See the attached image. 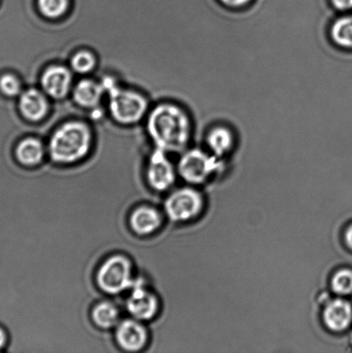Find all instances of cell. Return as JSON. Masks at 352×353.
<instances>
[{
	"label": "cell",
	"instance_id": "obj_1",
	"mask_svg": "<svg viewBox=\"0 0 352 353\" xmlns=\"http://www.w3.org/2000/svg\"><path fill=\"white\" fill-rule=\"evenodd\" d=\"M147 131L157 148L167 153L180 151L186 146L191 137V126L184 110L165 103L151 112Z\"/></svg>",
	"mask_w": 352,
	"mask_h": 353
},
{
	"label": "cell",
	"instance_id": "obj_2",
	"mask_svg": "<svg viewBox=\"0 0 352 353\" xmlns=\"http://www.w3.org/2000/svg\"><path fill=\"white\" fill-rule=\"evenodd\" d=\"M91 143V130L85 123L69 122L53 134L48 151L52 160L58 163H74L88 154Z\"/></svg>",
	"mask_w": 352,
	"mask_h": 353
},
{
	"label": "cell",
	"instance_id": "obj_3",
	"mask_svg": "<svg viewBox=\"0 0 352 353\" xmlns=\"http://www.w3.org/2000/svg\"><path fill=\"white\" fill-rule=\"evenodd\" d=\"M102 84L105 91L109 93L110 113L117 122L130 124L143 119L147 109L143 96L118 88L112 79H105Z\"/></svg>",
	"mask_w": 352,
	"mask_h": 353
},
{
	"label": "cell",
	"instance_id": "obj_4",
	"mask_svg": "<svg viewBox=\"0 0 352 353\" xmlns=\"http://www.w3.org/2000/svg\"><path fill=\"white\" fill-rule=\"evenodd\" d=\"M96 282L100 289L112 295L131 288L134 281L129 259L123 255H115L107 259L100 266Z\"/></svg>",
	"mask_w": 352,
	"mask_h": 353
},
{
	"label": "cell",
	"instance_id": "obj_5",
	"mask_svg": "<svg viewBox=\"0 0 352 353\" xmlns=\"http://www.w3.org/2000/svg\"><path fill=\"white\" fill-rule=\"evenodd\" d=\"M220 167L215 157L201 150L188 151L179 161L178 171L182 178L192 183H202L212 178Z\"/></svg>",
	"mask_w": 352,
	"mask_h": 353
},
{
	"label": "cell",
	"instance_id": "obj_6",
	"mask_svg": "<svg viewBox=\"0 0 352 353\" xmlns=\"http://www.w3.org/2000/svg\"><path fill=\"white\" fill-rule=\"evenodd\" d=\"M203 207L201 195L196 190L183 188L176 190L165 201V212L171 220L187 221L198 216Z\"/></svg>",
	"mask_w": 352,
	"mask_h": 353
},
{
	"label": "cell",
	"instance_id": "obj_7",
	"mask_svg": "<svg viewBox=\"0 0 352 353\" xmlns=\"http://www.w3.org/2000/svg\"><path fill=\"white\" fill-rule=\"evenodd\" d=\"M127 309L137 321L150 320L157 314V297L145 287L141 280H136L131 287L130 295L127 301Z\"/></svg>",
	"mask_w": 352,
	"mask_h": 353
},
{
	"label": "cell",
	"instance_id": "obj_8",
	"mask_svg": "<svg viewBox=\"0 0 352 353\" xmlns=\"http://www.w3.org/2000/svg\"><path fill=\"white\" fill-rule=\"evenodd\" d=\"M147 179L157 190H167L175 180L174 169L165 157V152L157 148L152 154L147 168Z\"/></svg>",
	"mask_w": 352,
	"mask_h": 353
},
{
	"label": "cell",
	"instance_id": "obj_9",
	"mask_svg": "<svg viewBox=\"0 0 352 353\" xmlns=\"http://www.w3.org/2000/svg\"><path fill=\"white\" fill-rule=\"evenodd\" d=\"M72 76L70 70L63 65H51L41 75V85L45 92L52 98L60 99L68 94L71 88Z\"/></svg>",
	"mask_w": 352,
	"mask_h": 353
},
{
	"label": "cell",
	"instance_id": "obj_10",
	"mask_svg": "<svg viewBox=\"0 0 352 353\" xmlns=\"http://www.w3.org/2000/svg\"><path fill=\"white\" fill-rule=\"evenodd\" d=\"M325 326L334 333L346 330L352 321V306L344 299H334L327 303L323 311Z\"/></svg>",
	"mask_w": 352,
	"mask_h": 353
},
{
	"label": "cell",
	"instance_id": "obj_11",
	"mask_svg": "<svg viewBox=\"0 0 352 353\" xmlns=\"http://www.w3.org/2000/svg\"><path fill=\"white\" fill-rule=\"evenodd\" d=\"M117 343L124 350L137 352L144 347L147 341L145 327L136 320H125L118 324L116 328Z\"/></svg>",
	"mask_w": 352,
	"mask_h": 353
},
{
	"label": "cell",
	"instance_id": "obj_12",
	"mask_svg": "<svg viewBox=\"0 0 352 353\" xmlns=\"http://www.w3.org/2000/svg\"><path fill=\"white\" fill-rule=\"evenodd\" d=\"M19 109L25 119L40 121L47 115L48 103L43 92L37 89H30L21 94Z\"/></svg>",
	"mask_w": 352,
	"mask_h": 353
},
{
	"label": "cell",
	"instance_id": "obj_13",
	"mask_svg": "<svg viewBox=\"0 0 352 353\" xmlns=\"http://www.w3.org/2000/svg\"><path fill=\"white\" fill-rule=\"evenodd\" d=\"M161 217L154 208L143 206L133 211L130 216V226L136 234L148 235L160 228Z\"/></svg>",
	"mask_w": 352,
	"mask_h": 353
},
{
	"label": "cell",
	"instance_id": "obj_14",
	"mask_svg": "<svg viewBox=\"0 0 352 353\" xmlns=\"http://www.w3.org/2000/svg\"><path fill=\"white\" fill-rule=\"evenodd\" d=\"M103 92L105 88L103 84L100 85L90 79H84L76 85L74 92V100L79 105L91 108L99 105Z\"/></svg>",
	"mask_w": 352,
	"mask_h": 353
},
{
	"label": "cell",
	"instance_id": "obj_15",
	"mask_svg": "<svg viewBox=\"0 0 352 353\" xmlns=\"http://www.w3.org/2000/svg\"><path fill=\"white\" fill-rule=\"evenodd\" d=\"M16 157L20 163L28 167L39 164L44 157L43 145L37 138H26L17 145Z\"/></svg>",
	"mask_w": 352,
	"mask_h": 353
},
{
	"label": "cell",
	"instance_id": "obj_16",
	"mask_svg": "<svg viewBox=\"0 0 352 353\" xmlns=\"http://www.w3.org/2000/svg\"><path fill=\"white\" fill-rule=\"evenodd\" d=\"M207 143L216 157H222L233 148V134L225 127H216L210 131Z\"/></svg>",
	"mask_w": 352,
	"mask_h": 353
},
{
	"label": "cell",
	"instance_id": "obj_17",
	"mask_svg": "<svg viewBox=\"0 0 352 353\" xmlns=\"http://www.w3.org/2000/svg\"><path fill=\"white\" fill-rule=\"evenodd\" d=\"M120 313L118 309L113 303L109 302L100 303L92 311V319L99 327L112 328L118 323Z\"/></svg>",
	"mask_w": 352,
	"mask_h": 353
},
{
	"label": "cell",
	"instance_id": "obj_18",
	"mask_svg": "<svg viewBox=\"0 0 352 353\" xmlns=\"http://www.w3.org/2000/svg\"><path fill=\"white\" fill-rule=\"evenodd\" d=\"M332 37L340 47L352 48V16L341 17L333 23Z\"/></svg>",
	"mask_w": 352,
	"mask_h": 353
},
{
	"label": "cell",
	"instance_id": "obj_19",
	"mask_svg": "<svg viewBox=\"0 0 352 353\" xmlns=\"http://www.w3.org/2000/svg\"><path fill=\"white\" fill-rule=\"evenodd\" d=\"M331 287L340 296H347L352 293V271L341 269L335 272L331 280Z\"/></svg>",
	"mask_w": 352,
	"mask_h": 353
},
{
	"label": "cell",
	"instance_id": "obj_20",
	"mask_svg": "<svg viewBox=\"0 0 352 353\" xmlns=\"http://www.w3.org/2000/svg\"><path fill=\"white\" fill-rule=\"evenodd\" d=\"M38 7L43 16L57 19L68 9L69 0H38Z\"/></svg>",
	"mask_w": 352,
	"mask_h": 353
},
{
	"label": "cell",
	"instance_id": "obj_21",
	"mask_svg": "<svg viewBox=\"0 0 352 353\" xmlns=\"http://www.w3.org/2000/svg\"><path fill=\"white\" fill-rule=\"evenodd\" d=\"M72 68L78 74H87L96 65V58L87 50L79 51L71 60Z\"/></svg>",
	"mask_w": 352,
	"mask_h": 353
},
{
	"label": "cell",
	"instance_id": "obj_22",
	"mask_svg": "<svg viewBox=\"0 0 352 353\" xmlns=\"http://www.w3.org/2000/svg\"><path fill=\"white\" fill-rule=\"evenodd\" d=\"M0 91L8 97H15L22 91V85L15 75L7 74L0 78Z\"/></svg>",
	"mask_w": 352,
	"mask_h": 353
},
{
	"label": "cell",
	"instance_id": "obj_23",
	"mask_svg": "<svg viewBox=\"0 0 352 353\" xmlns=\"http://www.w3.org/2000/svg\"><path fill=\"white\" fill-rule=\"evenodd\" d=\"M250 1L251 0H220V2L231 8H240L247 5Z\"/></svg>",
	"mask_w": 352,
	"mask_h": 353
},
{
	"label": "cell",
	"instance_id": "obj_24",
	"mask_svg": "<svg viewBox=\"0 0 352 353\" xmlns=\"http://www.w3.org/2000/svg\"><path fill=\"white\" fill-rule=\"evenodd\" d=\"M333 5L337 9L346 10L352 8V0H332Z\"/></svg>",
	"mask_w": 352,
	"mask_h": 353
},
{
	"label": "cell",
	"instance_id": "obj_25",
	"mask_svg": "<svg viewBox=\"0 0 352 353\" xmlns=\"http://www.w3.org/2000/svg\"><path fill=\"white\" fill-rule=\"evenodd\" d=\"M344 241H346L348 248L352 250V225L347 228L346 234H344Z\"/></svg>",
	"mask_w": 352,
	"mask_h": 353
},
{
	"label": "cell",
	"instance_id": "obj_26",
	"mask_svg": "<svg viewBox=\"0 0 352 353\" xmlns=\"http://www.w3.org/2000/svg\"><path fill=\"white\" fill-rule=\"evenodd\" d=\"M6 343V334L5 333V331H3L1 327H0V349L5 347Z\"/></svg>",
	"mask_w": 352,
	"mask_h": 353
}]
</instances>
